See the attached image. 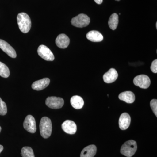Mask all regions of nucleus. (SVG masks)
<instances>
[{
  "mask_svg": "<svg viewBox=\"0 0 157 157\" xmlns=\"http://www.w3.org/2000/svg\"><path fill=\"white\" fill-rule=\"evenodd\" d=\"M118 73L115 69L111 68L103 76L104 82L107 83H111L115 82L118 77Z\"/></svg>",
  "mask_w": 157,
  "mask_h": 157,
  "instance_id": "obj_13",
  "label": "nucleus"
},
{
  "mask_svg": "<svg viewBox=\"0 0 157 157\" xmlns=\"http://www.w3.org/2000/svg\"><path fill=\"white\" fill-rule=\"evenodd\" d=\"M137 144L135 140H128L123 144L121 149V153L127 157H131L137 151Z\"/></svg>",
  "mask_w": 157,
  "mask_h": 157,
  "instance_id": "obj_3",
  "label": "nucleus"
},
{
  "mask_svg": "<svg viewBox=\"0 0 157 157\" xmlns=\"http://www.w3.org/2000/svg\"><path fill=\"white\" fill-rule=\"evenodd\" d=\"M7 113V107L6 104L0 98V115H6Z\"/></svg>",
  "mask_w": 157,
  "mask_h": 157,
  "instance_id": "obj_22",
  "label": "nucleus"
},
{
  "mask_svg": "<svg viewBox=\"0 0 157 157\" xmlns=\"http://www.w3.org/2000/svg\"><path fill=\"white\" fill-rule=\"evenodd\" d=\"M50 79L48 78H45L35 81L33 83L32 87L36 90L39 91L44 89L48 86L50 83Z\"/></svg>",
  "mask_w": 157,
  "mask_h": 157,
  "instance_id": "obj_14",
  "label": "nucleus"
},
{
  "mask_svg": "<svg viewBox=\"0 0 157 157\" xmlns=\"http://www.w3.org/2000/svg\"><path fill=\"white\" fill-rule=\"evenodd\" d=\"M23 127L29 133L34 134L36 131V124L35 119L33 116L28 115L24 121Z\"/></svg>",
  "mask_w": 157,
  "mask_h": 157,
  "instance_id": "obj_8",
  "label": "nucleus"
},
{
  "mask_svg": "<svg viewBox=\"0 0 157 157\" xmlns=\"http://www.w3.org/2000/svg\"><path fill=\"white\" fill-rule=\"evenodd\" d=\"M150 106L156 117H157V100L153 99L150 102Z\"/></svg>",
  "mask_w": 157,
  "mask_h": 157,
  "instance_id": "obj_23",
  "label": "nucleus"
},
{
  "mask_svg": "<svg viewBox=\"0 0 157 157\" xmlns=\"http://www.w3.org/2000/svg\"><path fill=\"white\" fill-rule=\"evenodd\" d=\"M40 133L41 136L44 138H48L50 137L52 132V124L49 118L44 117L40 121Z\"/></svg>",
  "mask_w": 157,
  "mask_h": 157,
  "instance_id": "obj_2",
  "label": "nucleus"
},
{
  "mask_svg": "<svg viewBox=\"0 0 157 157\" xmlns=\"http://www.w3.org/2000/svg\"><path fill=\"white\" fill-rule=\"evenodd\" d=\"M70 39L64 34L59 35L56 39V43L58 47L60 48H66L69 46Z\"/></svg>",
  "mask_w": 157,
  "mask_h": 157,
  "instance_id": "obj_12",
  "label": "nucleus"
},
{
  "mask_svg": "<svg viewBox=\"0 0 157 157\" xmlns=\"http://www.w3.org/2000/svg\"><path fill=\"white\" fill-rule=\"evenodd\" d=\"M156 29H157V23H156Z\"/></svg>",
  "mask_w": 157,
  "mask_h": 157,
  "instance_id": "obj_28",
  "label": "nucleus"
},
{
  "mask_svg": "<svg viewBox=\"0 0 157 157\" xmlns=\"http://www.w3.org/2000/svg\"><path fill=\"white\" fill-rule=\"evenodd\" d=\"M10 75V71L8 67L0 62V76L4 78H8Z\"/></svg>",
  "mask_w": 157,
  "mask_h": 157,
  "instance_id": "obj_20",
  "label": "nucleus"
},
{
  "mask_svg": "<svg viewBox=\"0 0 157 157\" xmlns=\"http://www.w3.org/2000/svg\"><path fill=\"white\" fill-rule=\"evenodd\" d=\"M37 52L39 56L45 60L52 61L54 60V56L52 52L45 45H40L38 48Z\"/></svg>",
  "mask_w": 157,
  "mask_h": 157,
  "instance_id": "obj_6",
  "label": "nucleus"
},
{
  "mask_svg": "<svg viewBox=\"0 0 157 157\" xmlns=\"http://www.w3.org/2000/svg\"><path fill=\"white\" fill-rule=\"evenodd\" d=\"M0 48L12 58H15L17 56L16 52L14 48L11 45H9L8 42L1 39H0Z\"/></svg>",
  "mask_w": 157,
  "mask_h": 157,
  "instance_id": "obj_9",
  "label": "nucleus"
},
{
  "mask_svg": "<svg viewBox=\"0 0 157 157\" xmlns=\"http://www.w3.org/2000/svg\"><path fill=\"white\" fill-rule=\"evenodd\" d=\"M17 22L20 31L24 33H27L30 31L32 22L29 16L26 13H19L17 17Z\"/></svg>",
  "mask_w": 157,
  "mask_h": 157,
  "instance_id": "obj_1",
  "label": "nucleus"
},
{
  "mask_svg": "<svg viewBox=\"0 0 157 157\" xmlns=\"http://www.w3.org/2000/svg\"><path fill=\"white\" fill-rule=\"evenodd\" d=\"M131 117L127 113H124L120 116L119 120V125L122 130H125L129 128L131 124Z\"/></svg>",
  "mask_w": 157,
  "mask_h": 157,
  "instance_id": "obj_11",
  "label": "nucleus"
},
{
  "mask_svg": "<svg viewBox=\"0 0 157 157\" xmlns=\"http://www.w3.org/2000/svg\"><path fill=\"white\" fill-rule=\"evenodd\" d=\"M116 1H120V0H116Z\"/></svg>",
  "mask_w": 157,
  "mask_h": 157,
  "instance_id": "obj_29",
  "label": "nucleus"
},
{
  "mask_svg": "<svg viewBox=\"0 0 157 157\" xmlns=\"http://www.w3.org/2000/svg\"><path fill=\"white\" fill-rule=\"evenodd\" d=\"M3 149H4V147H3L2 145H0V153L2 151Z\"/></svg>",
  "mask_w": 157,
  "mask_h": 157,
  "instance_id": "obj_26",
  "label": "nucleus"
},
{
  "mask_svg": "<svg viewBox=\"0 0 157 157\" xmlns=\"http://www.w3.org/2000/svg\"><path fill=\"white\" fill-rule=\"evenodd\" d=\"M70 103L73 108L76 109H80L83 107L84 102L81 97L76 95L71 98Z\"/></svg>",
  "mask_w": 157,
  "mask_h": 157,
  "instance_id": "obj_18",
  "label": "nucleus"
},
{
  "mask_svg": "<svg viewBox=\"0 0 157 157\" xmlns=\"http://www.w3.org/2000/svg\"><path fill=\"white\" fill-rule=\"evenodd\" d=\"M64 104L62 98L56 97H48L45 101V104L51 109H58L62 108Z\"/></svg>",
  "mask_w": 157,
  "mask_h": 157,
  "instance_id": "obj_5",
  "label": "nucleus"
},
{
  "mask_svg": "<svg viewBox=\"0 0 157 157\" xmlns=\"http://www.w3.org/2000/svg\"><path fill=\"white\" fill-rule=\"evenodd\" d=\"M86 38L93 42H101L104 39L103 35L97 31H91L86 34Z\"/></svg>",
  "mask_w": 157,
  "mask_h": 157,
  "instance_id": "obj_16",
  "label": "nucleus"
},
{
  "mask_svg": "<svg viewBox=\"0 0 157 157\" xmlns=\"http://www.w3.org/2000/svg\"><path fill=\"white\" fill-rule=\"evenodd\" d=\"M118 22V15L116 13H113L110 16L108 21L109 27L113 30H114L117 28Z\"/></svg>",
  "mask_w": 157,
  "mask_h": 157,
  "instance_id": "obj_19",
  "label": "nucleus"
},
{
  "mask_svg": "<svg viewBox=\"0 0 157 157\" xmlns=\"http://www.w3.org/2000/svg\"><path fill=\"white\" fill-rule=\"evenodd\" d=\"M90 17L86 14H80L72 18L71 21L72 25L78 28H83L89 25Z\"/></svg>",
  "mask_w": 157,
  "mask_h": 157,
  "instance_id": "obj_4",
  "label": "nucleus"
},
{
  "mask_svg": "<svg viewBox=\"0 0 157 157\" xmlns=\"http://www.w3.org/2000/svg\"><path fill=\"white\" fill-rule=\"evenodd\" d=\"M119 98L121 101H124L128 104H132L135 101V94L132 91H125L121 93L119 95Z\"/></svg>",
  "mask_w": 157,
  "mask_h": 157,
  "instance_id": "obj_15",
  "label": "nucleus"
},
{
  "mask_svg": "<svg viewBox=\"0 0 157 157\" xmlns=\"http://www.w3.org/2000/svg\"><path fill=\"white\" fill-rule=\"evenodd\" d=\"M22 157H35L33 149L30 147H24L21 149Z\"/></svg>",
  "mask_w": 157,
  "mask_h": 157,
  "instance_id": "obj_21",
  "label": "nucleus"
},
{
  "mask_svg": "<svg viewBox=\"0 0 157 157\" xmlns=\"http://www.w3.org/2000/svg\"><path fill=\"white\" fill-rule=\"evenodd\" d=\"M97 153V147L95 145H89L85 147L80 154V157H94Z\"/></svg>",
  "mask_w": 157,
  "mask_h": 157,
  "instance_id": "obj_17",
  "label": "nucleus"
},
{
  "mask_svg": "<svg viewBox=\"0 0 157 157\" xmlns=\"http://www.w3.org/2000/svg\"><path fill=\"white\" fill-rule=\"evenodd\" d=\"M94 1L98 5H101L103 2V0H94Z\"/></svg>",
  "mask_w": 157,
  "mask_h": 157,
  "instance_id": "obj_25",
  "label": "nucleus"
},
{
  "mask_svg": "<svg viewBox=\"0 0 157 157\" xmlns=\"http://www.w3.org/2000/svg\"><path fill=\"white\" fill-rule=\"evenodd\" d=\"M1 131H2V128H1V126H0V132H1Z\"/></svg>",
  "mask_w": 157,
  "mask_h": 157,
  "instance_id": "obj_27",
  "label": "nucleus"
},
{
  "mask_svg": "<svg viewBox=\"0 0 157 157\" xmlns=\"http://www.w3.org/2000/svg\"><path fill=\"white\" fill-rule=\"evenodd\" d=\"M151 70L152 72L155 73H157V60L155 59L152 62Z\"/></svg>",
  "mask_w": 157,
  "mask_h": 157,
  "instance_id": "obj_24",
  "label": "nucleus"
},
{
  "mask_svg": "<svg viewBox=\"0 0 157 157\" xmlns=\"http://www.w3.org/2000/svg\"><path fill=\"white\" fill-rule=\"evenodd\" d=\"M62 129L66 133L70 135H73L76 133L77 126L74 121L70 120H66L62 125Z\"/></svg>",
  "mask_w": 157,
  "mask_h": 157,
  "instance_id": "obj_10",
  "label": "nucleus"
},
{
  "mask_svg": "<svg viewBox=\"0 0 157 157\" xmlns=\"http://www.w3.org/2000/svg\"><path fill=\"white\" fill-rule=\"evenodd\" d=\"M134 83L136 86L142 89H147L151 84L149 77L145 75H140L134 78Z\"/></svg>",
  "mask_w": 157,
  "mask_h": 157,
  "instance_id": "obj_7",
  "label": "nucleus"
}]
</instances>
